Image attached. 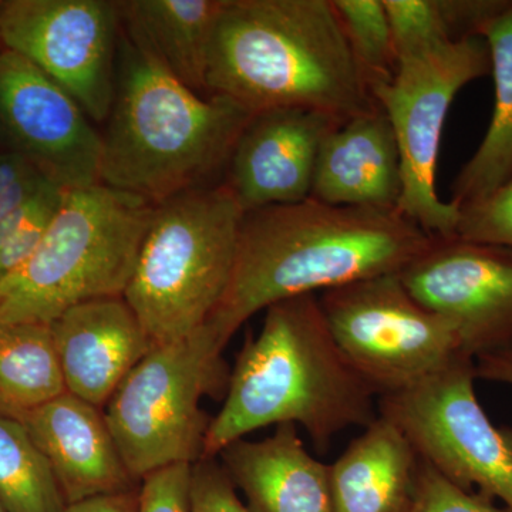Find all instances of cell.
<instances>
[{
  "instance_id": "6da1fadb",
  "label": "cell",
  "mask_w": 512,
  "mask_h": 512,
  "mask_svg": "<svg viewBox=\"0 0 512 512\" xmlns=\"http://www.w3.org/2000/svg\"><path fill=\"white\" fill-rule=\"evenodd\" d=\"M430 241L399 211L308 198L245 212L231 278L205 325L227 346L247 320L274 303L399 274Z\"/></svg>"
},
{
  "instance_id": "7a4b0ae2",
  "label": "cell",
  "mask_w": 512,
  "mask_h": 512,
  "mask_svg": "<svg viewBox=\"0 0 512 512\" xmlns=\"http://www.w3.org/2000/svg\"><path fill=\"white\" fill-rule=\"evenodd\" d=\"M376 399L333 339L318 295L285 299L265 309L258 335L245 340L202 458L279 424L302 426L326 450L342 431L379 416Z\"/></svg>"
},
{
  "instance_id": "3957f363",
  "label": "cell",
  "mask_w": 512,
  "mask_h": 512,
  "mask_svg": "<svg viewBox=\"0 0 512 512\" xmlns=\"http://www.w3.org/2000/svg\"><path fill=\"white\" fill-rule=\"evenodd\" d=\"M254 114L181 83L121 28L116 96L107 119L101 184L160 204L220 184Z\"/></svg>"
},
{
  "instance_id": "277c9868",
  "label": "cell",
  "mask_w": 512,
  "mask_h": 512,
  "mask_svg": "<svg viewBox=\"0 0 512 512\" xmlns=\"http://www.w3.org/2000/svg\"><path fill=\"white\" fill-rule=\"evenodd\" d=\"M207 94L252 114L302 109L340 123L379 107L332 0H227L212 37Z\"/></svg>"
},
{
  "instance_id": "5b68a950",
  "label": "cell",
  "mask_w": 512,
  "mask_h": 512,
  "mask_svg": "<svg viewBox=\"0 0 512 512\" xmlns=\"http://www.w3.org/2000/svg\"><path fill=\"white\" fill-rule=\"evenodd\" d=\"M153 210L106 184L66 191L35 254L0 284V322L50 325L79 303L123 296Z\"/></svg>"
},
{
  "instance_id": "8992f818",
  "label": "cell",
  "mask_w": 512,
  "mask_h": 512,
  "mask_svg": "<svg viewBox=\"0 0 512 512\" xmlns=\"http://www.w3.org/2000/svg\"><path fill=\"white\" fill-rule=\"evenodd\" d=\"M242 218L224 183L154 205L123 295L154 345L183 339L210 319L231 278Z\"/></svg>"
},
{
  "instance_id": "52a82bcc",
  "label": "cell",
  "mask_w": 512,
  "mask_h": 512,
  "mask_svg": "<svg viewBox=\"0 0 512 512\" xmlns=\"http://www.w3.org/2000/svg\"><path fill=\"white\" fill-rule=\"evenodd\" d=\"M224 349L204 323L183 339L154 346L110 397L104 416L134 481L201 460L212 420L201 400L225 396L231 376Z\"/></svg>"
},
{
  "instance_id": "ba28073f",
  "label": "cell",
  "mask_w": 512,
  "mask_h": 512,
  "mask_svg": "<svg viewBox=\"0 0 512 512\" xmlns=\"http://www.w3.org/2000/svg\"><path fill=\"white\" fill-rule=\"evenodd\" d=\"M318 298L333 339L377 399L468 355L453 323L421 305L399 274L362 279Z\"/></svg>"
},
{
  "instance_id": "9c48e42d",
  "label": "cell",
  "mask_w": 512,
  "mask_h": 512,
  "mask_svg": "<svg viewBox=\"0 0 512 512\" xmlns=\"http://www.w3.org/2000/svg\"><path fill=\"white\" fill-rule=\"evenodd\" d=\"M491 73L484 37L450 42L400 60L390 83L372 96L389 119L402 160L397 211L431 237H456L460 208L437 194L436 174L448 110L468 83Z\"/></svg>"
},
{
  "instance_id": "30bf717a",
  "label": "cell",
  "mask_w": 512,
  "mask_h": 512,
  "mask_svg": "<svg viewBox=\"0 0 512 512\" xmlns=\"http://www.w3.org/2000/svg\"><path fill=\"white\" fill-rule=\"evenodd\" d=\"M476 380V359L461 355L416 386L379 397L377 413L441 476L512 512V431L484 412Z\"/></svg>"
},
{
  "instance_id": "8fae6325",
  "label": "cell",
  "mask_w": 512,
  "mask_h": 512,
  "mask_svg": "<svg viewBox=\"0 0 512 512\" xmlns=\"http://www.w3.org/2000/svg\"><path fill=\"white\" fill-rule=\"evenodd\" d=\"M121 16L116 0H5L0 47L18 53L72 94L93 123L116 96Z\"/></svg>"
},
{
  "instance_id": "7c38bea8",
  "label": "cell",
  "mask_w": 512,
  "mask_h": 512,
  "mask_svg": "<svg viewBox=\"0 0 512 512\" xmlns=\"http://www.w3.org/2000/svg\"><path fill=\"white\" fill-rule=\"evenodd\" d=\"M0 133L64 191L101 183L103 138L76 99L39 67L0 47Z\"/></svg>"
},
{
  "instance_id": "4fadbf2b",
  "label": "cell",
  "mask_w": 512,
  "mask_h": 512,
  "mask_svg": "<svg viewBox=\"0 0 512 512\" xmlns=\"http://www.w3.org/2000/svg\"><path fill=\"white\" fill-rule=\"evenodd\" d=\"M399 276L421 305L453 323L474 359L512 349L511 248L431 237Z\"/></svg>"
},
{
  "instance_id": "5bb4252c",
  "label": "cell",
  "mask_w": 512,
  "mask_h": 512,
  "mask_svg": "<svg viewBox=\"0 0 512 512\" xmlns=\"http://www.w3.org/2000/svg\"><path fill=\"white\" fill-rule=\"evenodd\" d=\"M338 124L311 110L254 114L235 144L224 177L244 214L311 198L320 146Z\"/></svg>"
},
{
  "instance_id": "9a60e30c",
  "label": "cell",
  "mask_w": 512,
  "mask_h": 512,
  "mask_svg": "<svg viewBox=\"0 0 512 512\" xmlns=\"http://www.w3.org/2000/svg\"><path fill=\"white\" fill-rule=\"evenodd\" d=\"M50 329L66 392L99 409L156 346L123 296L79 303Z\"/></svg>"
},
{
  "instance_id": "2e32d148",
  "label": "cell",
  "mask_w": 512,
  "mask_h": 512,
  "mask_svg": "<svg viewBox=\"0 0 512 512\" xmlns=\"http://www.w3.org/2000/svg\"><path fill=\"white\" fill-rule=\"evenodd\" d=\"M19 420L46 457L67 505L133 490L99 407L64 392Z\"/></svg>"
},
{
  "instance_id": "e0dca14e",
  "label": "cell",
  "mask_w": 512,
  "mask_h": 512,
  "mask_svg": "<svg viewBox=\"0 0 512 512\" xmlns=\"http://www.w3.org/2000/svg\"><path fill=\"white\" fill-rule=\"evenodd\" d=\"M402 191L399 146L380 107L329 131L316 160L312 200L333 207L397 211Z\"/></svg>"
},
{
  "instance_id": "ac0fdd59",
  "label": "cell",
  "mask_w": 512,
  "mask_h": 512,
  "mask_svg": "<svg viewBox=\"0 0 512 512\" xmlns=\"http://www.w3.org/2000/svg\"><path fill=\"white\" fill-rule=\"evenodd\" d=\"M217 458L252 512H333L330 464L306 450L295 424H279L261 441H235Z\"/></svg>"
},
{
  "instance_id": "d6986e66",
  "label": "cell",
  "mask_w": 512,
  "mask_h": 512,
  "mask_svg": "<svg viewBox=\"0 0 512 512\" xmlns=\"http://www.w3.org/2000/svg\"><path fill=\"white\" fill-rule=\"evenodd\" d=\"M420 457L392 421L377 416L330 464L333 512H410Z\"/></svg>"
},
{
  "instance_id": "ffe728a7",
  "label": "cell",
  "mask_w": 512,
  "mask_h": 512,
  "mask_svg": "<svg viewBox=\"0 0 512 512\" xmlns=\"http://www.w3.org/2000/svg\"><path fill=\"white\" fill-rule=\"evenodd\" d=\"M227 0H121V28L194 92L207 94L215 26Z\"/></svg>"
},
{
  "instance_id": "44dd1931",
  "label": "cell",
  "mask_w": 512,
  "mask_h": 512,
  "mask_svg": "<svg viewBox=\"0 0 512 512\" xmlns=\"http://www.w3.org/2000/svg\"><path fill=\"white\" fill-rule=\"evenodd\" d=\"M495 101L487 133L451 185L458 208L481 200L512 177V8L485 29Z\"/></svg>"
},
{
  "instance_id": "7402d4cb",
  "label": "cell",
  "mask_w": 512,
  "mask_h": 512,
  "mask_svg": "<svg viewBox=\"0 0 512 512\" xmlns=\"http://www.w3.org/2000/svg\"><path fill=\"white\" fill-rule=\"evenodd\" d=\"M64 392L50 325L0 322V413L20 419Z\"/></svg>"
},
{
  "instance_id": "603a6c76",
  "label": "cell",
  "mask_w": 512,
  "mask_h": 512,
  "mask_svg": "<svg viewBox=\"0 0 512 512\" xmlns=\"http://www.w3.org/2000/svg\"><path fill=\"white\" fill-rule=\"evenodd\" d=\"M0 501L8 512H66L46 457L22 421L0 413Z\"/></svg>"
},
{
  "instance_id": "cb8c5ba5",
  "label": "cell",
  "mask_w": 512,
  "mask_h": 512,
  "mask_svg": "<svg viewBox=\"0 0 512 512\" xmlns=\"http://www.w3.org/2000/svg\"><path fill=\"white\" fill-rule=\"evenodd\" d=\"M332 5L370 94L392 82L399 63L383 0H332Z\"/></svg>"
},
{
  "instance_id": "d4e9b609",
  "label": "cell",
  "mask_w": 512,
  "mask_h": 512,
  "mask_svg": "<svg viewBox=\"0 0 512 512\" xmlns=\"http://www.w3.org/2000/svg\"><path fill=\"white\" fill-rule=\"evenodd\" d=\"M66 191L46 180L0 225V284L32 258Z\"/></svg>"
},
{
  "instance_id": "484cf974",
  "label": "cell",
  "mask_w": 512,
  "mask_h": 512,
  "mask_svg": "<svg viewBox=\"0 0 512 512\" xmlns=\"http://www.w3.org/2000/svg\"><path fill=\"white\" fill-rule=\"evenodd\" d=\"M400 60L450 43L437 0H383Z\"/></svg>"
},
{
  "instance_id": "4316f807",
  "label": "cell",
  "mask_w": 512,
  "mask_h": 512,
  "mask_svg": "<svg viewBox=\"0 0 512 512\" xmlns=\"http://www.w3.org/2000/svg\"><path fill=\"white\" fill-rule=\"evenodd\" d=\"M456 237L512 249V177L487 197L461 205Z\"/></svg>"
},
{
  "instance_id": "83f0119b",
  "label": "cell",
  "mask_w": 512,
  "mask_h": 512,
  "mask_svg": "<svg viewBox=\"0 0 512 512\" xmlns=\"http://www.w3.org/2000/svg\"><path fill=\"white\" fill-rule=\"evenodd\" d=\"M410 512H510L495 507L476 493L463 490L420 460L419 476Z\"/></svg>"
},
{
  "instance_id": "f1b7e54d",
  "label": "cell",
  "mask_w": 512,
  "mask_h": 512,
  "mask_svg": "<svg viewBox=\"0 0 512 512\" xmlns=\"http://www.w3.org/2000/svg\"><path fill=\"white\" fill-rule=\"evenodd\" d=\"M190 512H252L238 497L221 461L201 458L191 466Z\"/></svg>"
},
{
  "instance_id": "f546056e",
  "label": "cell",
  "mask_w": 512,
  "mask_h": 512,
  "mask_svg": "<svg viewBox=\"0 0 512 512\" xmlns=\"http://www.w3.org/2000/svg\"><path fill=\"white\" fill-rule=\"evenodd\" d=\"M141 481L137 512H190V464L161 468Z\"/></svg>"
},
{
  "instance_id": "4dcf8cb0",
  "label": "cell",
  "mask_w": 512,
  "mask_h": 512,
  "mask_svg": "<svg viewBox=\"0 0 512 512\" xmlns=\"http://www.w3.org/2000/svg\"><path fill=\"white\" fill-rule=\"evenodd\" d=\"M451 42L483 37L485 29L512 8L508 0H437Z\"/></svg>"
},
{
  "instance_id": "1f68e13d",
  "label": "cell",
  "mask_w": 512,
  "mask_h": 512,
  "mask_svg": "<svg viewBox=\"0 0 512 512\" xmlns=\"http://www.w3.org/2000/svg\"><path fill=\"white\" fill-rule=\"evenodd\" d=\"M46 178L15 151L0 153V225Z\"/></svg>"
},
{
  "instance_id": "d6a6232c",
  "label": "cell",
  "mask_w": 512,
  "mask_h": 512,
  "mask_svg": "<svg viewBox=\"0 0 512 512\" xmlns=\"http://www.w3.org/2000/svg\"><path fill=\"white\" fill-rule=\"evenodd\" d=\"M138 488L67 505L66 512H137Z\"/></svg>"
},
{
  "instance_id": "836d02e7",
  "label": "cell",
  "mask_w": 512,
  "mask_h": 512,
  "mask_svg": "<svg viewBox=\"0 0 512 512\" xmlns=\"http://www.w3.org/2000/svg\"><path fill=\"white\" fill-rule=\"evenodd\" d=\"M477 379L512 387V349L476 359Z\"/></svg>"
},
{
  "instance_id": "e575fe53",
  "label": "cell",
  "mask_w": 512,
  "mask_h": 512,
  "mask_svg": "<svg viewBox=\"0 0 512 512\" xmlns=\"http://www.w3.org/2000/svg\"><path fill=\"white\" fill-rule=\"evenodd\" d=\"M0 512H8V510L5 508V505L2 504V501H0Z\"/></svg>"
}]
</instances>
